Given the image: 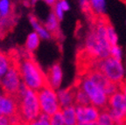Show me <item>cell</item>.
Here are the masks:
<instances>
[{"label":"cell","mask_w":126,"mask_h":125,"mask_svg":"<svg viewBox=\"0 0 126 125\" xmlns=\"http://www.w3.org/2000/svg\"><path fill=\"white\" fill-rule=\"evenodd\" d=\"M106 26L107 22L99 18L85 38L84 51L94 61L110 56V45L107 39Z\"/></svg>","instance_id":"6da1fadb"},{"label":"cell","mask_w":126,"mask_h":125,"mask_svg":"<svg viewBox=\"0 0 126 125\" xmlns=\"http://www.w3.org/2000/svg\"><path fill=\"white\" fill-rule=\"evenodd\" d=\"M16 64L21 77L22 84L26 88L38 92L47 86L46 74L33 59L26 57Z\"/></svg>","instance_id":"7a4b0ae2"},{"label":"cell","mask_w":126,"mask_h":125,"mask_svg":"<svg viewBox=\"0 0 126 125\" xmlns=\"http://www.w3.org/2000/svg\"><path fill=\"white\" fill-rule=\"evenodd\" d=\"M16 98L18 101L17 115L18 120L23 123L36 119L41 114L36 91L29 89L22 84Z\"/></svg>","instance_id":"3957f363"},{"label":"cell","mask_w":126,"mask_h":125,"mask_svg":"<svg viewBox=\"0 0 126 125\" xmlns=\"http://www.w3.org/2000/svg\"><path fill=\"white\" fill-rule=\"evenodd\" d=\"M126 66L122 61L112 57H107L103 60L94 61L93 69L102 73L110 81L120 86L124 82Z\"/></svg>","instance_id":"277c9868"},{"label":"cell","mask_w":126,"mask_h":125,"mask_svg":"<svg viewBox=\"0 0 126 125\" xmlns=\"http://www.w3.org/2000/svg\"><path fill=\"white\" fill-rule=\"evenodd\" d=\"M78 88L87 94L91 105L98 108L101 110L107 108L109 96L104 92L103 88L89 79L87 74L80 80Z\"/></svg>","instance_id":"5b68a950"},{"label":"cell","mask_w":126,"mask_h":125,"mask_svg":"<svg viewBox=\"0 0 126 125\" xmlns=\"http://www.w3.org/2000/svg\"><path fill=\"white\" fill-rule=\"evenodd\" d=\"M37 94L41 114L51 116L61 111V108L58 101L56 90L45 86L38 91Z\"/></svg>","instance_id":"8992f818"},{"label":"cell","mask_w":126,"mask_h":125,"mask_svg":"<svg viewBox=\"0 0 126 125\" xmlns=\"http://www.w3.org/2000/svg\"><path fill=\"white\" fill-rule=\"evenodd\" d=\"M106 109L111 115L115 124L126 125V102L120 91L109 97Z\"/></svg>","instance_id":"52a82bcc"},{"label":"cell","mask_w":126,"mask_h":125,"mask_svg":"<svg viewBox=\"0 0 126 125\" xmlns=\"http://www.w3.org/2000/svg\"><path fill=\"white\" fill-rule=\"evenodd\" d=\"M21 85L22 80L18 66L17 64L13 63L8 72L0 80V88L9 95L17 96Z\"/></svg>","instance_id":"ba28073f"},{"label":"cell","mask_w":126,"mask_h":125,"mask_svg":"<svg viewBox=\"0 0 126 125\" xmlns=\"http://www.w3.org/2000/svg\"><path fill=\"white\" fill-rule=\"evenodd\" d=\"M18 114V101L16 96L9 95L0 90V115L13 117Z\"/></svg>","instance_id":"9c48e42d"},{"label":"cell","mask_w":126,"mask_h":125,"mask_svg":"<svg viewBox=\"0 0 126 125\" xmlns=\"http://www.w3.org/2000/svg\"><path fill=\"white\" fill-rule=\"evenodd\" d=\"M78 123H96L101 109L89 104L85 106H75Z\"/></svg>","instance_id":"30bf717a"},{"label":"cell","mask_w":126,"mask_h":125,"mask_svg":"<svg viewBox=\"0 0 126 125\" xmlns=\"http://www.w3.org/2000/svg\"><path fill=\"white\" fill-rule=\"evenodd\" d=\"M63 70L59 63H54L49 67L46 74L47 78V86L50 87L53 89L58 90L61 88L63 81Z\"/></svg>","instance_id":"8fae6325"},{"label":"cell","mask_w":126,"mask_h":125,"mask_svg":"<svg viewBox=\"0 0 126 125\" xmlns=\"http://www.w3.org/2000/svg\"><path fill=\"white\" fill-rule=\"evenodd\" d=\"M12 4L11 0H0V31L7 29L12 21Z\"/></svg>","instance_id":"7c38bea8"},{"label":"cell","mask_w":126,"mask_h":125,"mask_svg":"<svg viewBox=\"0 0 126 125\" xmlns=\"http://www.w3.org/2000/svg\"><path fill=\"white\" fill-rule=\"evenodd\" d=\"M56 93L61 109L75 105V89L71 88H59L56 90Z\"/></svg>","instance_id":"4fadbf2b"},{"label":"cell","mask_w":126,"mask_h":125,"mask_svg":"<svg viewBox=\"0 0 126 125\" xmlns=\"http://www.w3.org/2000/svg\"><path fill=\"white\" fill-rule=\"evenodd\" d=\"M29 21L31 24L32 27L33 29V31H35L37 33L39 37L40 38V39H44V40H50L53 38V35L50 31H47V28L44 26V25H42L40 22L39 21L36 17H34L33 15L29 16Z\"/></svg>","instance_id":"5bb4252c"},{"label":"cell","mask_w":126,"mask_h":125,"mask_svg":"<svg viewBox=\"0 0 126 125\" xmlns=\"http://www.w3.org/2000/svg\"><path fill=\"white\" fill-rule=\"evenodd\" d=\"M61 114L62 115L63 122L65 125H77L78 121H77L75 105L62 108L61 109Z\"/></svg>","instance_id":"9a60e30c"},{"label":"cell","mask_w":126,"mask_h":125,"mask_svg":"<svg viewBox=\"0 0 126 125\" xmlns=\"http://www.w3.org/2000/svg\"><path fill=\"white\" fill-rule=\"evenodd\" d=\"M70 10V4L67 0H58L53 6V13L61 22L65 17V13Z\"/></svg>","instance_id":"2e32d148"},{"label":"cell","mask_w":126,"mask_h":125,"mask_svg":"<svg viewBox=\"0 0 126 125\" xmlns=\"http://www.w3.org/2000/svg\"><path fill=\"white\" fill-rule=\"evenodd\" d=\"M40 38L39 37L35 31H32L26 37V43H25V47L28 53H33L39 48V44H40Z\"/></svg>","instance_id":"e0dca14e"},{"label":"cell","mask_w":126,"mask_h":125,"mask_svg":"<svg viewBox=\"0 0 126 125\" xmlns=\"http://www.w3.org/2000/svg\"><path fill=\"white\" fill-rule=\"evenodd\" d=\"M44 26L47 29V31L52 33V35H55L60 32V21L53 12H50L47 15V18H46Z\"/></svg>","instance_id":"ac0fdd59"},{"label":"cell","mask_w":126,"mask_h":125,"mask_svg":"<svg viewBox=\"0 0 126 125\" xmlns=\"http://www.w3.org/2000/svg\"><path fill=\"white\" fill-rule=\"evenodd\" d=\"M91 13L94 15L102 17L107 11V0H89Z\"/></svg>","instance_id":"d6986e66"},{"label":"cell","mask_w":126,"mask_h":125,"mask_svg":"<svg viewBox=\"0 0 126 125\" xmlns=\"http://www.w3.org/2000/svg\"><path fill=\"white\" fill-rule=\"evenodd\" d=\"M13 63V61L11 59L9 55L0 52V80L8 72Z\"/></svg>","instance_id":"ffe728a7"},{"label":"cell","mask_w":126,"mask_h":125,"mask_svg":"<svg viewBox=\"0 0 126 125\" xmlns=\"http://www.w3.org/2000/svg\"><path fill=\"white\" fill-rule=\"evenodd\" d=\"M89 100L87 94L83 92L81 88H75V106H85L89 105Z\"/></svg>","instance_id":"44dd1931"},{"label":"cell","mask_w":126,"mask_h":125,"mask_svg":"<svg viewBox=\"0 0 126 125\" xmlns=\"http://www.w3.org/2000/svg\"><path fill=\"white\" fill-rule=\"evenodd\" d=\"M106 34H107V39H108V42L110 43V47L111 46L118 45L117 32H116L114 26L109 23H107V26H106Z\"/></svg>","instance_id":"7402d4cb"},{"label":"cell","mask_w":126,"mask_h":125,"mask_svg":"<svg viewBox=\"0 0 126 125\" xmlns=\"http://www.w3.org/2000/svg\"><path fill=\"white\" fill-rule=\"evenodd\" d=\"M97 125H116L113 121L111 115H110V113L108 112V110L102 109L100 111V115L99 117L96 121Z\"/></svg>","instance_id":"603a6c76"},{"label":"cell","mask_w":126,"mask_h":125,"mask_svg":"<svg viewBox=\"0 0 126 125\" xmlns=\"http://www.w3.org/2000/svg\"><path fill=\"white\" fill-rule=\"evenodd\" d=\"M110 56L116 60H118V61H123L124 57V53L122 47H120L119 45L111 46L110 49Z\"/></svg>","instance_id":"cb8c5ba5"},{"label":"cell","mask_w":126,"mask_h":125,"mask_svg":"<svg viewBox=\"0 0 126 125\" xmlns=\"http://www.w3.org/2000/svg\"><path fill=\"white\" fill-rule=\"evenodd\" d=\"M24 125H50L49 116L40 114L36 119L32 120L29 123H24Z\"/></svg>","instance_id":"d4e9b609"},{"label":"cell","mask_w":126,"mask_h":125,"mask_svg":"<svg viewBox=\"0 0 126 125\" xmlns=\"http://www.w3.org/2000/svg\"><path fill=\"white\" fill-rule=\"evenodd\" d=\"M49 121L50 125H65L64 122H63V118L61 114V111L49 116Z\"/></svg>","instance_id":"484cf974"},{"label":"cell","mask_w":126,"mask_h":125,"mask_svg":"<svg viewBox=\"0 0 126 125\" xmlns=\"http://www.w3.org/2000/svg\"><path fill=\"white\" fill-rule=\"evenodd\" d=\"M79 7L81 9V11L85 14H89L91 13V9H90V2L89 0H79L78 1Z\"/></svg>","instance_id":"4316f807"},{"label":"cell","mask_w":126,"mask_h":125,"mask_svg":"<svg viewBox=\"0 0 126 125\" xmlns=\"http://www.w3.org/2000/svg\"><path fill=\"white\" fill-rule=\"evenodd\" d=\"M18 120V117H8L4 115H0V125H15L17 121Z\"/></svg>","instance_id":"83f0119b"},{"label":"cell","mask_w":126,"mask_h":125,"mask_svg":"<svg viewBox=\"0 0 126 125\" xmlns=\"http://www.w3.org/2000/svg\"><path fill=\"white\" fill-rule=\"evenodd\" d=\"M119 91H120V93L122 94V95L124 96V100H125V102H126V84L122 83V84L119 86Z\"/></svg>","instance_id":"f1b7e54d"},{"label":"cell","mask_w":126,"mask_h":125,"mask_svg":"<svg viewBox=\"0 0 126 125\" xmlns=\"http://www.w3.org/2000/svg\"><path fill=\"white\" fill-rule=\"evenodd\" d=\"M43 1L46 3V4H47V5H49V6H53V4H54L55 3L57 2L58 0H43Z\"/></svg>","instance_id":"f546056e"},{"label":"cell","mask_w":126,"mask_h":125,"mask_svg":"<svg viewBox=\"0 0 126 125\" xmlns=\"http://www.w3.org/2000/svg\"><path fill=\"white\" fill-rule=\"evenodd\" d=\"M77 125H97L96 123H78Z\"/></svg>","instance_id":"4dcf8cb0"},{"label":"cell","mask_w":126,"mask_h":125,"mask_svg":"<svg viewBox=\"0 0 126 125\" xmlns=\"http://www.w3.org/2000/svg\"><path fill=\"white\" fill-rule=\"evenodd\" d=\"M40 0H30V4H32V5H35L36 4H37L38 2H39Z\"/></svg>","instance_id":"1f68e13d"},{"label":"cell","mask_w":126,"mask_h":125,"mask_svg":"<svg viewBox=\"0 0 126 125\" xmlns=\"http://www.w3.org/2000/svg\"><path fill=\"white\" fill-rule=\"evenodd\" d=\"M124 84H126V68H125V74H124Z\"/></svg>","instance_id":"d6a6232c"},{"label":"cell","mask_w":126,"mask_h":125,"mask_svg":"<svg viewBox=\"0 0 126 125\" xmlns=\"http://www.w3.org/2000/svg\"><path fill=\"white\" fill-rule=\"evenodd\" d=\"M125 66H126V57H125Z\"/></svg>","instance_id":"836d02e7"}]
</instances>
